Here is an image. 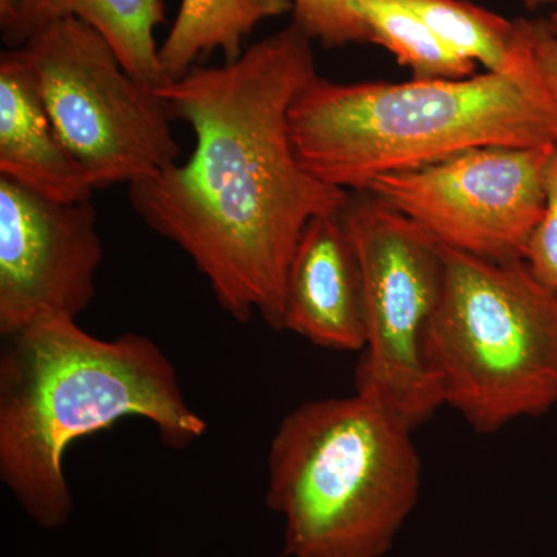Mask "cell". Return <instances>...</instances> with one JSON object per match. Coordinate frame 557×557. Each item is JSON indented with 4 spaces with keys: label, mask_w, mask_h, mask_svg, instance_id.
I'll return each mask as SVG.
<instances>
[{
    "label": "cell",
    "mask_w": 557,
    "mask_h": 557,
    "mask_svg": "<svg viewBox=\"0 0 557 557\" xmlns=\"http://www.w3.org/2000/svg\"><path fill=\"white\" fill-rule=\"evenodd\" d=\"M311 42L292 22L239 60L196 65L156 87L196 148L129 186L138 218L188 255L226 313L278 332L304 230L350 197L304 170L289 139V109L318 76Z\"/></svg>",
    "instance_id": "6da1fadb"
},
{
    "label": "cell",
    "mask_w": 557,
    "mask_h": 557,
    "mask_svg": "<svg viewBox=\"0 0 557 557\" xmlns=\"http://www.w3.org/2000/svg\"><path fill=\"white\" fill-rule=\"evenodd\" d=\"M537 64V62H536ZM304 170L348 193L487 146L557 145V97L536 67L461 79H311L288 113Z\"/></svg>",
    "instance_id": "3957f363"
},
{
    "label": "cell",
    "mask_w": 557,
    "mask_h": 557,
    "mask_svg": "<svg viewBox=\"0 0 557 557\" xmlns=\"http://www.w3.org/2000/svg\"><path fill=\"white\" fill-rule=\"evenodd\" d=\"M423 22L432 35L486 72L525 75L536 70L531 21H509L468 0H392Z\"/></svg>",
    "instance_id": "4fadbf2b"
},
{
    "label": "cell",
    "mask_w": 557,
    "mask_h": 557,
    "mask_svg": "<svg viewBox=\"0 0 557 557\" xmlns=\"http://www.w3.org/2000/svg\"><path fill=\"white\" fill-rule=\"evenodd\" d=\"M104 248L90 201L62 203L0 178V335L76 321L97 296Z\"/></svg>",
    "instance_id": "9c48e42d"
},
{
    "label": "cell",
    "mask_w": 557,
    "mask_h": 557,
    "mask_svg": "<svg viewBox=\"0 0 557 557\" xmlns=\"http://www.w3.org/2000/svg\"><path fill=\"white\" fill-rule=\"evenodd\" d=\"M0 351V480L40 528L72 518L65 453L126 418L157 428L166 448L186 449L207 421L186 401L177 369L139 333L101 339L57 319L11 335Z\"/></svg>",
    "instance_id": "7a4b0ae2"
},
{
    "label": "cell",
    "mask_w": 557,
    "mask_h": 557,
    "mask_svg": "<svg viewBox=\"0 0 557 557\" xmlns=\"http://www.w3.org/2000/svg\"><path fill=\"white\" fill-rule=\"evenodd\" d=\"M549 81H552L553 90H555V94L557 95V62L555 64V67H553V70H552V75H549Z\"/></svg>",
    "instance_id": "ffe728a7"
},
{
    "label": "cell",
    "mask_w": 557,
    "mask_h": 557,
    "mask_svg": "<svg viewBox=\"0 0 557 557\" xmlns=\"http://www.w3.org/2000/svg\"><path fill=\"white\" fill-rule=\"evenodd\" d=\"M412 432L359 392L293 409L267 460V505L284 518L288 555H386L420 494Z\"/></svg>",
    "instance_id": "277c9868"
},
{
    "label": "cell",
    "mask_w": 557,
    "mask_h": 557,
    "mask_svg": "<svg viewBox=\"0 0 557 557\" xmlns=\"http://www.w3.org/2000/svg\"><path fill=\"white\" fill-rule=\"evenodd\" d=\"M292 11V0H182L159 49L166 81L182 78L218 50L225 62L239 60L259 24Z\"/></svg>",
    "instance_id": "5bb4252c"
},
{
    "label": "cell",
    "mask_w": 557,
    "mask_h": 557,
    "mask_svg": "<svg viewBox=\"0 0 557 557\" xmlns=\"http://www.w3.org/2000/svg\"><path fill=\"white\" fill-rule=\"evenodd\" d=\"M341 212L311 219L296 245L282 332L288 330L322 348L362 351L364 281Z\"/></svg>",
    "instance_id": "30bf717a"
},
{
    "label": "cell",
    "mask_w": 557,
    "mask_h": 557,
    "mask_svg": "<svg viewBox=\"0 0 557 557\" xmlns=\"http://www.w3.org/2000/svg\"><path fill=\"white\" fill-rule=\"evenodd\" d=\"M369 25L372 44L394 54L416 79H461L475 75L478 64L440 42L423 22L392 0H354Z\"/></svg>",
    "instance_id": "9a60e30c"
},
{
    "label": "cell",
    "mask_w": 557,
    "mask_h": 557,
    "mask_svg": "<svg viewBox=\"0 0 557 557\" xmlns=\"http://www.w3.org/2000/svg\"><path fill=\"white\" fill-rule=\"evenodd\" d=\"M445 281L424 339L443 405L478 434L557 406V295L523 260L442 245Z\"/></svg>",
    "instance_id": "5b68a950"
},
{
    "label": "cell",
    "mask_w": 557,
    "mask_h": 557,
    "mask_svg": "<svg viewBox=\"0 0 557 557\" xmlns=\"http://www.w3.org/2000/svg\"><path fill=\"white\" fill-rule=\"evenodd\" d=\"M553 146H487L379 175L373 194L438 244L493 262L523 260L545 208Z\"/></svg>",
    "instance_id": "ba28073f"
},
{
    "label": "cell",
    "mask_w": 557,
    "mask_h": 557,
    "mask_svg": "<svg viewBox=\"0 0 557 557\" xmlns=\"http://www.w3.org/2000/svg\"><path fill=\"white\" fill-rule=\"evenodd\" d=\"M341 214L364 281L366 346L355 392L416 431L443 406L424 351L445 281L442 244L373 194L350 193Z\"/></svg>",
    "instance_id": "52a82bcc"
},
{
    "label": "cell",
    "mask_w": 557,
    "mask_h": 557,
    "mask_svg": "<svg viewBox=\"0 0 557 557\" xmlns=\"http://www.w3.org/2000/svg\"><path fill=\"white\" fill-rule=\"evenodd\" d=\"M0 178L62 203L90 201L97 190L54 131L17 49L0 54Z\"/></svg>",
    "instance_id": "8fae6325"
},
{
    "label": "cell",
    "mask_w": 557,
    "mask_h": 557,
    "mask_svg": "<svg viewBox=\"0 0 557 557\" xmlns=\"http://www.w3.org/2000/svg\"><path fill=\"white\" fill-rule=\"evenodd\" d=\"M528 10H537L541 7L553 5L555 0H523Z\"/></svg>",
    "instance_id": "ac0fdd59"
},
{
    "label": "cell",
    "mask_w": 557,
    "mask_h": 557,
    "mask_svg": "<svg viewBox=\"0 0 557 557\" xmlns=\"http://www.w3.org/2000/svg\"><path fill=\"white\" fill-rule=\"evenodd\" d=\"M545 22H547L549 30L555 33L557 36V0L553 3V11L549 13L548 20H545Z\"/></svg>",
    "instance_id": "d6986e66"
},
{
    "label": "cell",
    "mask_w": 557,
    "mask_h": 557,
    "mask_svg": "<svg viewBox=\"0 0 557 557\" xmlns=\"http://www.w3.org/2000/svg\"><path fill=\"white\" fill-rule=\"evenodd\" d=\"M523 262L557 295V145L553 146L545 168L544 214L528 242Z\"/></svg>",
    "instance_id": "2e32d148"
},
{
    "label": "cell",
    "mask_w": 557,
    "mask_h": 557,
    "mask_svg": "<svg viewBox=\"0 0 557 557\" xmlns=\"http://www.w3.org/2000/svg\"><path fill=\"white\" fill-rule=\"evenodd\" d=\"M292 2L293 22L304 32H310L327 14L333 0H292Z\"/></svg>",
    "instance_id": "e0dca14e"
},
{
    "label": "cell",
    "mask_w": 557,
    "mask_h": 557,
    "mask_svg": "<svg viewBox=\"0 0 557 557\" xmlns=\"http://www.w3.org/2000/svg\"><path fill=\"white\" fill-rule=\"evenodd\" d=\"M17 50L54 131L95 189L131 186L178 163L170 106L124 69L100 32L69 17Z\"/></svg>",
    "instance_id": "8992f818"
},
{
    "label": "cell",
    "mask_w": 557,
    "mask_h": 557,
    "mask_svg": "<svg viewBox=\"0 0 557 557\" xmlns=\"http://www.w3.org/2000/svg\"><path fill=\"white\" fill-rule=\"evenodd\" d=\"M75 17L100 32L139 83H166L156 32L166 20L164 0H0V35L20 49L47 25Z\"/></svg>",
    "instance_id": "7c38bea8"
}]
</instances>
